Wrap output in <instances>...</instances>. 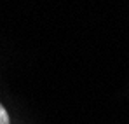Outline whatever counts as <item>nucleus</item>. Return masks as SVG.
<instances>
[{"label":"nucleus","instance_id":"obj_1","mask_svg":"<svg viewBox=\"0 0 129 124\" xmlns=\"http://www.w3.org/2000/svg\"><path fill=\"white\" fill-rule=\"evenodd\" d=\"M0 124H11L9 114H7V110L2 107V103H0Z\"/></svg>","mask_w":129,"mask_h":124}]
</instances>
